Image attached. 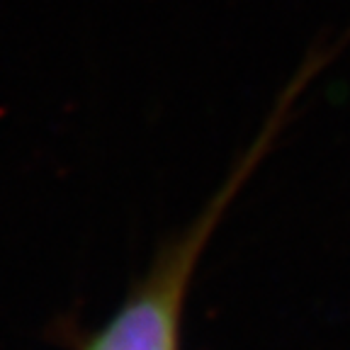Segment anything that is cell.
<instances>
[{
  "instance_id": "1",
  "label": "cell",
  "mask_w": 350,
  "mask_h": 350,
  "mask_svg": "<svg viewBox=\"0 0 350 350\" xmlns=\"http://www.w3.org/2000/svg\"><path fill=\"white\" fill-rule=\"evenodd\" d=\"M234 190L236 183H231L217 200H212L207 212L159 258L151 273L83 350H180V321L187 287L204 243Z\"/></svg>"
}]
</instances>
